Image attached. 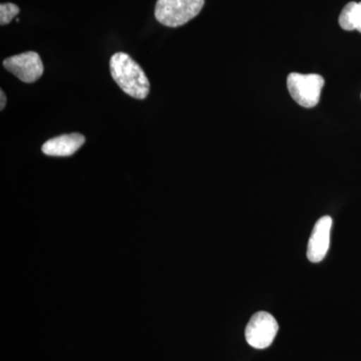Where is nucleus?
<instances>
[{"label":"nucleus","instance_id":"obj_1","mask_svg":"<svg viewBox=\"0 0 361 361\" xmlns=\"http://www.w3.org/2000/svg\"><path fill=\"white\" fill-rule=\"evenodd\" d=\"M110 68L111 78L128 96L137 99L149 96V78L129 54L116 52L111 58Z\"/></svg>","mask_w":361,"mask_h":361},{"label":"nucleus","instance_id":"obj_7","mask_svg":"<svg viewBox=\"0 0 361 361\" xmlns=\"http://www.w3.org/2000/svg\"><path fill=\"white\" fill-rule=\"evenodd\" d=\"M85 142V135L73 133V134L52 137L42 145V151L47 156L68 157L73 155L75 152L82 148Z\"/></svg>","mask_w":361,"mask_h":361},{"label":"nucleus","instance_id":"obj_6","mask_svg":"<svg viewBox=\"0 0 361 361\" xmlns=\"http://www.w3.org/2000/svg\"><path fill=\"white\" fill-rule=\"evenodd\" d=\"M332 219L330 216H323L316 222L307 247V258L310 262H322L329 252Z\"/></svg>","mask_w":361,"mask_h":361},{"label":"nucleus","instance_id":"obj_10","mask_svg":"<svg viewBox=\"0 0 361 361\" xmlns=\"http://www.w3.org/2000/svg\"><path fill=\"white\" fill-rule=\"evenodd\" d=\"M0 99H1V102H0V110L4 111L6 106V96L2 90H0Z\"/></svg>","mask_w":361,"mask_h":361},{"label":"nucleus","instance_id":"obj_3","mask_svg":"<svg viewBox=\"0 0 361 361\" xmlns=\"http://www.w3.org/2000/svg\"><path fill=\"white\" fill-rule=\"evenodd\" d=\"M324 84V78L316 73L302 75L292 73L287 78V87L292 99L306 109L314 108L319 103Z\"/></svg>","mask_w":361,"mask_h":361},{"label":"nucleus","instance_id":"obj_5","mask_svg":"<svg viewBox=\"0 0 361 361\" xmlns=\"http://www.w3.org/2000/svg\"><path fill=\"white\" fill-rule=\"evenodd\" d=\"M4 66L21 82L32 84L44 75V68L39 54L35 51L11 56L4 61Z\"/></svg>","mask_w":361,"mask_h":361},{"label":"nucleus","instance_id":"obj_4","mask_svg":"<svg viewBox=\"0 0 361 361\" xmlns=\"http://www.w3.org/2000/svg\"><path fill=\"white\" fill-rule=\"evenodd\" d=\"M279 330V325L274 316L265 311H259L252 316L245 329L246 341L249 345L256 349L269 348L274 341Z\"/></svg>","mask_w":361,"mask_h":361},{"label":"nucleus","instance_id":"obj_2","mask_svg":"<svg viewBox=\"0 0 361 361\" xmlns=\"http://www.w3.org/2000/svg\"><path fill=\"white\" fill-rule=\"evenodd\" d=\"M205 0H158L155 7L157 20L169 27L186 25L203 9Z\"/></svg>","mask_w":361,"mask_h":361},{"label":"nucleus","instance_id":"obj_9","mask_svg":"<svg viewBox=\"0 0 361 361\" xmlns=\"http://www.w3.org/2000/svg\"><path fill=\"white\" fill-rule=\"evenodd\" d=\"M20 8L14 4H2L0 6V25H8L20 13Z\"/></svg>","mask_w":361,"mask_h":361},{"label":"nucleus","instance_id":"obj_8","mask_svg":"<svg viewBox=\"0 0 361 361\" xmlns=\"http://www.w3.org/2000/svg\"><path fill=\"white\" fill-rule=\"evenodd\" d=\"M339 25L342 30H358L361 32V2H349L339 16Z\"/></svg>","mask_w":361,"mask_h":361}]
</instances>
